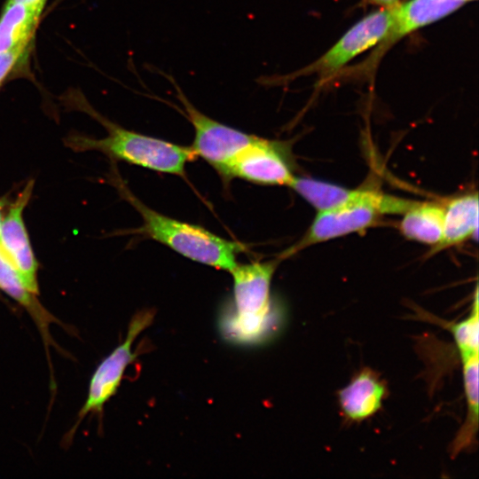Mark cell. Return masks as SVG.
I'll return each mask as SVG.
<instances>
[{
    "label": "cell",
    "mask_w": 479,
    "mask_h": 479,
    "mask_svg": "<svg viewBox=\"0 0 479 479\" xmlns=\"http://www.w3.org/2000/svg\"><path fill=\"white\" fill-rule=\"evenodd\" d=\"M71 108L81 110L107 130L102 138L72 133L65 145L76 153L97 151L111 160L125 161L151 170L183 176L188 162L197 159L192 148L127 130L95 110L81 93L66 97Z\"/></svg>",
    "instance_id": "obj_1"
},
{
    "label": "cell",
    "mask_w": 479,
    "mask_h": 479,
    "mask_svg": "<svg viewBox=\"0 0 479 479\" xmlns=\"http://www.w3.org/2000/svg\"><path fill=\"white\" fill-rule=\"evenodd\" d=\"M279 257L264 262L237 263L230 271L233 279L231 308L223 313L224 337L239 344L259 343L274 333L279 313L271 298V283Z\"/></svg>",
    "instance_id": "obj_2"
},
{
    "label": "cell",
    "mask_w": 479,
    "mask_h": 479,
    "mask_svg": "<svg viewBox=\"0 0 479 479\" xmlns=\"http://www.w3.org/2000/svg\"><path fill=\"white\" fill-rule=\"evenodd\" d=\"M111 181L119 193L140 214L142 225L134 232L158 241L194 262L231 271L243 253V243L222 238L208 230L159 213L137 199L117 173Z\"/></svg>",
    "instance_id": "obj_3"
},
{
    "label": "cell",
    "mask_w": 479,
    "mask_h": 479,
    "mask_svg": "<svg viewBox=\"0 0 479 479\" xmlns=\"http://www.w3.org/2000/svg\"><path fill=\"white\" fill-rule=\"evenodd\" d=\"M415 201L374 190L357 189L352 199L341 206L318 211L305 235L284 251L285 259L313 244L364 231L385 214H404Z\"/></svg>",
    "instance_id": "obj_4"
},
{
    "label": "cell",
    "mask_w": 479,
    "mask_h": 479,
    "mask_svg": "<svg viewBox=\"0 0 479 479\" xmlns=\"http://www.w3.org/2000/svg\"><path fill=\"white\" fill-rule=\"evenodd\" d=\"M393 18V9H381L363 17L349 28L320 58L294 74L281 77H262L263 85H280L293 79L315 74L318 85L335 76L350 60L376 46L387 34Z\"/></svg>",
    "instance_id": "obj_5"
},
{
    "label": "cell",
    "mask_w": 479,
    "mask_h": 479,
    "mask_svg": "<svg viewBox=\"0 0 479 479\" xmlns=\"http://www.w3.org/2000/svg\"><path fill=\"white\" fill-rule=\"evenodd\" d=\"M162 75L172 84L176 98L193 127L194 138L191 147L196 157L202 158L222 176L231 161L259 137L234 129L200 112L170 75Z\"/></svg>",
    "instance_id": "obj_6"
},
{
    "label": "cell",
    "mask_w": 479,
    "mask_h": 479,
    "mask_svg": "<svg viewBox=\"0 0 479 479\" xmlns=\"http://www.w3.org/2000/svg\"><path fill=\"white\" fill-rule=\"evenodd\" d=\"M153 318V314L150 310H142L135 315L129 325L125 340L98 365L90 377L85 402L74 426L65 436L66 443L72 441L73 436L88 414H102L106 402L116 394L128 365L137 357V354L132 350L133 342L137 336L151 325Z\"/></svg>",
    "instance_id": "obj_7"
},
{
    "label": "cell",
    "mask_w": 479,
    "mask_h": 479,
    "mask_svg": "<svg viewBox=\"0 0 479 479\" xmlns=\"http://www.w3.org/2000/svg\"><path fill=\"white\" fill-rule=\"evenodd\" d=\"M221 177L224 181L238 177L257 185L289 186L295 176L286 145L259 137L231 161Z\"/></svg>",
    "instance_id": "obj_8"
},
{
    "label": "cell",
    "mask_w": 479,
    "mask_h": 479,
    "mask_svg": "<svg viewBox=\"0 0 479 479\" xmlns=\"http://www.w3.org/2000/svg\"><path fill=\"white\" fill-rule=\"evenodd\" d=\"M34 184V180H29L17 197L10 201L1 223L0 247L26 287L38 295L39 264L23 218V212L32 196Z\"/></svg>",
    "instance_id": "obj_9"
},
{
    "label": "cell",
    "mask_w": 479,
    "mask_h": 479,
    "mask_svg": "<svg viewBox=\"0 0 479 479\" xmlns=\"http://www.w3.org/2000/svg\"><path fill=\"white\" fill-rule=\"evenodd\" d=\"M464 4L460 0H408L400 3L393 9L391 25L367 63L372 65L403 37L452 14Z\"/></svg>",
    "instance_id": "obj_10"
},
{
    "label": "cell",
    "mask_w": 479,
    "mask_h": 479,
    "mask_svg": "<svg viewBox=\"0 0 479 479\" xmlns=\"http://www.w3.org/2000/svg\"><path fill=\"white\" fill-rule=\"evenodd\" d=\"M0 291L19 303L31 317L41 334L47 352L49 366L51 368L49 349L50 347H54L59 350V348L54 342L49 327L51 323L62 324L43 306L37 298V294L32 293L26 287L1 247Z\"/></svg>",
    "instance_id": "obj_11"
},
{
    "label": "cell",
    "mask_w": 479,
    "mask_h": 479,
    "mask_svg": "<svg viewBox=\"0 0 479 479\" xmlns=\"http://www.w3.org/2000/svg\"><path fill=\"white\" fill-rule=\"evenodd\" d=\"M386 387L371 370L365 368L340 390L339 404L343 415L351 421H362L382 406Z\"/></svg>",
    "instance_id": "obj_12"
},
{
    "label": "cell",
    "mask_w": 479,
    "mask_h": 479,
    "mask_svg": "<svg viewBox=\"0 0 479 479\" xmlns=\"http://www.w3.org/2000/svg\"><path fill=\"white\" fill-rule=\"evenodd\" d=\"M41 17L26 4L6 0L0 13V52L32 49Z\"/></svg>",
    "instance_id": "obj_13"
},
{
    "label": "cell",
    "mask_w": 479,
    "mask_h": 479,
    "mask_svg": "<svg viewBox=\"0 0 479 479\" xmlns=\"http://www.w3.org/2000/svg\"><path fill=\"white\" fill-rule=\"evenodd\" d=\"M477 229V192L453 198L444 205L443 237L433 251L458 245L476 233Z\"/></svg>",
    "instance_id": "obj_14"
},
{
    "label": "cell",
    "mask_w": 479,
    "mask_h": 479,
    "mask_svg": "<svg viewBox=\"0 0 479 479\" xmlns=\"http://www.w3.org/2000/svg\"><path fill=\"white\" fill-rule=\"evenodd\" d=\"M444 218V205L416 201L403 214L400 231L409 240L436 247L443 237Z\"/></svg>",
    "instance_id": "obj_15"
},
{
    "label": "cell",
    "mask_w": 479,
    "mask_h": 479,
    "mask_svg": "<svg viewBox=\"0 0 479 479\" xmlns=\"http://www.w3.org/2000/svg\"><path fill=\"white\" fill-rule=\"evenodd\" d=\"M460 359L467 410L465 423L452 444V452L456 454L472 444L478 429L479 356L476 354Z\"/></svg>",
    "instance_id": "obj_16"
},
{
    "label": "cell",
    "mask_w": 479,
    "mask_h": 479,
    "mask_svg": "<svg viewBox=\"0 0 479 479\" xmlns=\"http://www.w3.org/2000/svg\"><path fill=\"white\" fill-rule=\"evenodd\" d=\"M318 211L330 209L349 202L355 190L310 177H294L289 185Z\"/></svg>",
    "instance_id": "obj_17"
},
{
    "label": "cell",
    "mask_w": 479,
    "mask_h": 479,
    "mask_svg": "<svg viewBox=\"0 0 479 479\" xmlns=\"http://www.w3.org/2000/svg\"><path fill=\"white\" fill-rule=\"evenodd\" d=\"M455 341L460 358L479 354L478 292H475L469 316L458 323H444Z\"/></svg>",
    "instance_id": "obj_18"
},
{
    "label": "cell",
    "mask_w": 479,
    "mask_h": 479,
    "mask_svg": "<svg viewBox=\"0 0 479 479\" xmlns=\"http://www.w3.org/2000/svg\"><path fill=\"white\" fill-rule=\"evenodd\" d=\"M31 50L0 52V88L14 75L25 74Z\"/></svg>",
    "instance_id": "obj_19"
},
{
    "label": "cell",
    "mask_w": 479,
    "mask_h": 479,
    "mask_svg": "<svg viewBox=\"0 0 479 479\" xmlns=\"http://www.w3.org/2000/svg\"><path fill=\"white\" fill-rule=\"evenodd\" d=\"M13 1L26 4L42 15L48 0H13Z\"/></svg>",
    "instance_id": "obj_20"
},
{
    "label": "cell",
    "mask_w": 479,
    "mask_h": 479,
    "mask_svg": "<svg viewBox=\"0 0 479 479\" xmlns=\"http://www.w3.org/2000/svg\"><path fill=\"white\" fill-rule=\"evenodd\" d=\"M368 3L377 5L381 9H394L399 4L400 0H366Z\"/></svg>",
    "instance_id": "obj_21"
},
{
    "label": "cell",
    "mask_w": 479,
    "mask_h": 479,
    "mask_svg": "<svg viewBox=\"0 0 479 479\" xmlns=\"http://www.w3.org/2000/svg\"><path fill=\"white\" fill-rule=\"evenodd\" d=\"M10 203L8 196L0 197V227L5 210Z\"/></svg>",
    "instance_id": "obj_22"
},
{
    "label": "cell",
    "mask_w": 479,
    "mask_h": 479,
    "mask_svg": "<svg viewBox=\"0 0 479 479\" xmlns=\"http://www.w3.org/2000/svg\"><path fill=\"white\" fill-rule=\"evenodd\" d=\"M460 1H462L463 3L466 4L467 2H470V1H474V0H460Z\"/></svg>",
    "instance_id": "obj_23"
}]
</instances>
